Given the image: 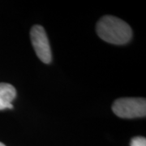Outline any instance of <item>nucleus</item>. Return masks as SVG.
<instances>
[{"mask_svg":"<svg viewBox=\"0 0 146 146\" xmlns=\"http://www.w3.org/2000/svg\"><path fill=\"white\" fill-rule=\"evenodd\" d=\"M32 45L38 58L44 63L51 62V50L46 31L41 25H34L30 32Z\"/></svg>","mask_w":146,"mask_h":146,"instance_id":"nucleus-3","label":"nucleus"},{"mask_svg":"<svg viewBox=\"0 0 146 146\" xmlns=\"http://www.w3.org/2000/svg\"><path fill=\"white\" fill-rule=\"evenodd\" d=\"M0 146H5V145H3V143H1V142H0Z\"/></svg>","mask_w":146,"mask_h":146,"instance_id":"nucleus-6","label":"nucleus"},{"mask_svg":"<svg viewBox=\"0 0 146 146\" xmlns=\"http://www.w3.org/2000/svg\"><path fill=\"white\" fill-rule=\"evenodd\" d=\"M16 90L13 85L7 83H0V110L12 109V101L16 98Z\"/></svg>","mask_w":146,"mask_h":146,"instance_id":"nucleus-4","label":"nucleus"},{"mask_svg":"<svg viewBox=\"0 0 146 146\" xmlns=\"http://www.w3.org/2000/svg\"><path fill=\"white\" fill-rule=\"evenodd\" d=\"M131 146H146V139L142 136L134 137L131 141Z\"/></svg>","mask_w":146,"mask_h":146,"instance_id":"nucleus-5","label":"nucleus"},{"mask_svg":"<svg viewBox=\"0 0 146 146\" xmlns=\"http://www.w3.org/2000/svg\"><path fill=\"white\" fill-rule=\"evenodd\" d=\"M115 115L123 119L145 117L146 102L145 98H124L117 99L112 106Z\"/></svg>","mask_w":146,"mask_h":146,"instance_id":"nucleus-2","label":"nucleus"},{"mask_svg":"<svg viewBox=\"0 0 146 146\" xmlns=\"http://www.w3.org/2000/svg\"><path fill=\"white\" fill-rule=\"evenodd\" d=\"M97 33L105 42L123 45L129 42L132 36L131 27L119 18L113 16H105L97 24Z\"/></svg>","mask_w":146,"mask_h":146,"instance_id":"nucleus-1","label":"nucleus"}]
</instances>
